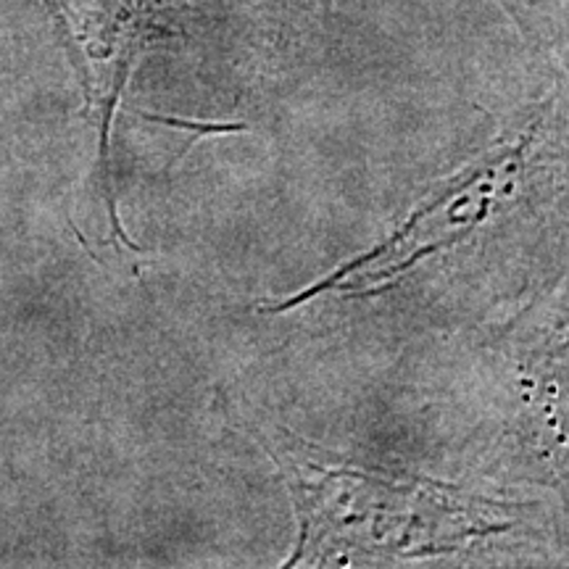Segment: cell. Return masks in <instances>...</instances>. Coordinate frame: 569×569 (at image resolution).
<instances>
[{"mask_svg": "<svg viewBox=\"0 0 569 569\" xmlns=\"http://www.w3.org/2000/svg\"><path fill=\"white\" fill-rule=\"evenodd\" d=\"M501 3H503V9H507L509 13H511V17H515L517 19V11H515V3H511V0H501Z\"/></svg>", "mask_w": 569, "mask_h": 569, "instance_id": "6da1fadb", "label": "cell"}]
</instances>
